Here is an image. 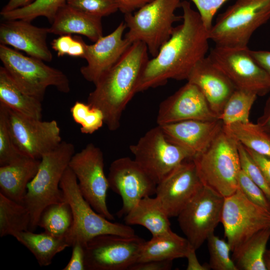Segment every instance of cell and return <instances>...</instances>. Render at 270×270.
<instances>
[{"label":"cell","instance_id":"obj_1","mask_svg":"<svg viewBox=\"0 0 270 270\" xmlns=\"http://www.w3.org/2000/svg\"><path fill=\"white\" fill-rule=\"evenodd\" d=\"M182 23L175 26L158 54L149 59L139 80L137 92L162 86L170 79L187 80L195 65L206 56L210 40L198 12L182 2Z\"/></svg>","mask_w":270,"mask_h":270},{"label":"cell","instance_id":"obj_2","mask_svg":"<svg viewBox=\"0 0 270 270\" xmlns=\"http://www.w3.org/2000/svg\"><path fill=\"white\" fill-rule=\"evenodd\" d=\"M146 45L140 42L131 44L124 54L94 84L88 104L100 109L104 124L110 131L120 126V118L127 104L137 93L142 72L148 60Z\"/></svg>","mask_w":270,"mask_h":270},{"label":"cell","instance_id":"obj_3","mask_svg":"<svg viewBox=\"0 0 270 270\" xmlns=\"http://www.w3.org/2000/svg\"><path fill=\"white\" fill-rule=\"evenodd\" d=\"M74 152L72 143L62 141L42 157L38 170L28 184L23 203L30 216L29 230H36L46 206L65 201L60 184Z\"/></svg>","mask_w":270,"mask_h":270},{"label":"cell","instance_id":"obj_4","mask_svg":"<svg viewBox=\"0 0 270 270\" xmlns=\"http://www.w3.org/2000/svg\"><path fill=\"white\" fill-rule=\"evenodd\" d=\"M238 144L223 126L207 149L192 158L203 185L224 198L238 189L242 170Z\"/></svg>","mask_w":270,"mask_h":270},{"label":"cell","instance_id":"obj_5","mask_svg":"<svg viewBox=\"0 0 270 270\" xmlns=\"http://www.w3.org/2000/svg\"><path fill=\"white\" fill-rule=\"evenodd\" d=\"M60 186L73 216L72 226L65 236L70 246L77 242L85 246L90 240L102 234L136 235L130 226L112 222L92 207L80 192L76 178L69 166L64 174Z\"/></svg>","mask_w":270,"mask_h":270},{"label":"cell","instance_id":"obj_6","mask_svg":"<svg viewBox=\"0 0 270 270\" xmlns=\"http://www.w3.org/2000/svg\"><path fill=\"white\" fill-rule=\"evenodd\" d=\"M181 4V0H152L134 13L124 14L128 31L124 38L130 44L144 43L149 54L155 56L170 37L174 24L182 20L175 13Z\"/></svg>","mask_w":270,"mask_h":270},{"label":"cell","instance_id":"obj_7","mask_svg":"<svg viewBox=\"0 0 270 270\" xmlns=\"http://www.w3.org/2000/svg\"><path fill=\"white\" fill-rule=\"evenodd\" d=\"M270 19V0H236L208 32L216 46L247 47L254 32Z\"/></svg>","mask_w":270,"mask_h":270},{"label":"cell","instance_id":"obj_8","mask_svg":"<svg viewBox=\"0 0 270 270\" xmlns=\"http://www.w3.org/2000/svg\"><path fill=\"white\" fill-rule=\"evenodd\" d=\"M0 60L18 87L42 102L46 88L53 86L63 93L70 92L69 80L62 71L44 61L24 55L18 50L0 44Z\"/></svg>","mask_w":270,"mask_h":270},{"label":"cell","instance_id":"obj_9","mask_svg":"<svg viewBox=\"0 0 270 270\" xmlns=\"http://www.w3.org/2000/svg\"><path fill=\"white\" fill-rule=\"evenodd\" d=\"M129 148L134 160L157 184L182 162L194 157L189 151L168 140L158 125Z\"/></svg>","mask_w":270,"mask_h":270},{"label":"cell","instance_id":"obj_10","mask_svg":"<svg viewBox=\"0 0 270 270\" xmlns=\"http://www.w3.org/2000/svg\"><path fill=\"white\" fill-rule=\"evenodd\" d=\"M207 56L236 89L252 92L258 96H264L270 92V79L248 46H216Z\"/></svg>","mask_w":270,"mask_h":270},{"label":"cell","instance_id":"obj_11","mask_svg":"<svg viewBox=\"0 0 270 270\" xmlns=\"http://www.w3.org/2000/svg\"><path fill=\"white\" fill-rule=\"evenodd\" d=\"M68 166L76 178L80 192L92 207L106 218L114 220L107 206L109 184L100 148L92 143L88 144L73 155Z\"/></svg>","mask_w":270,"mask_h":270},{"label":"cell","instance_id":"obj_12","mask_svg":"<svg viewBox=\"0 0 270 270\" xmlns=\"http://www.w3.org/2000/svg\"><path fill=\"white\" fill-rule=\"evenodd\" d=\"M220 222L232 251L256 232L270 228V212L250 201L238 188L224 198Z\"/></svg>","mask_w":270,"mask_h":270},{"label":"cell","instance_id":"obj_13","mask_svg":"<svg viewBox=\"0 0 270 270\" xmlns=\"http://www.w3.org/2000/svg\"><path fill=\"white\" fill-rule=\"evenodd\" d=\"M146 241L137 235L102 234L84 246L86 270H124L136 264Z\"/></svg>","mask_w":270,"mask_h":270},{"label":"cell","instance_id":"obj_14","mask_svg":"<svg viewBox=\"0 0 270 270\" xmlns=\"http://www.w3.org/2000/svg\"><path fill=\"white\" fill-rule=\"evenodd\" d=\"M224 198L203 186L178 216L181 230L196 250L220 222Z\"/></svg>","mask_w":270,"mask_h":270},{"label":"cell","instance_id":"obj_15","mask_svg":"<svg viewBox=\"0 0 270 270\" xmlns=\"http://www.w3.org/2000/svg\"><path fill=\"white\" fill-rule=\"evenodd\" d=\"M8 112L14 142L24 155L40 160L44 154L55 148L62 141L56 120L42 121L25 116L8 108Z\"/></svg>","mask_w":270,"mask_h":270},{"label":"cell","instance_id":"obj_16","mask_svg":"<svg viewBox=\"0 0 270 270\" xmlns=\"http://www.w3.org/2000/svg\"><path fill=\"white\" fill-rule=\"evenodd\" d=\"M109 188L118 194L122 206L118 217L125 216L142 198L156 194L157 184L134 160L122 157L114 160L108 176Z\"/></svg>","mask_w":270,"mask_h":270},{"label":"cell","instance_id":"obj_17","mask_svg":"<svg viewBox=\"0 0 270 270\" xmlns=\"http://www.w3.org/2000/svg\"><path fill=\"white\" fill-rule=\"evenodd\" d=\"M203 186L196 165L190 158L157 184L156 197L170 218L178 216Z\"/></svg>","mask_w":270,"mask_h":270},{"label":"cell","instance_id":"obj_18","mask_svg":"<svg viewBox=\"0 0 270 270\" xmlns=\"http://www.w3.org/2000/svg\"><path fill=\"white\" fill-rule=\"evenodd\" d=\"M216 119L218 116L212 110L200 90L187 82L160 103L156 122L161 126L187 120Z\"/></svg>","mask_w":270,"mask_h":270},{"label":"cell","instance_id":"obj_19","mask_svg":"<svg viewBox=\"0 0 270 270\" xmlns=\"http://www.w3.org/2000/svg\"><path fill=\"white\" fill-rule=\"evenodd\" d=\"M126 28L122 22L108 35L86 44L84 58L87 64L80 69L85 80L94 84L120 58L132 44L124 38Z\"/></svg>","mask_w":270,"mask_h":270},{"label":"cell","instance_id":"obj_20","mask_svg":"<svg viewBox=\"0 0 270 270\" xmlns=\"http://www.w3.org/2000/svg\"><path fill=\"white\" fill-rule=\"evenodd\" d=\"M48 34V28L36 26L31 22L4 20L0 24V43L24 52L30 56L50 62L52 55L47 44Z\"/></svg>","mask_w":270,"mask_h":270},{"label":"cell","instance_id":"obj_21","mask_svg":"<svg viewBox=\"0 0 270 270\" xmlns=\"http://www.w3.org/2000/svg\"><path fill=\"white\" fill-rule=\"evenodd\" d=\"M159 126L168 140L189 151L194 157L207 149L224 126L218 118L187 120Z\"/></svg>","mask_w":270,"mask_h":270},{"label":"cell","instance_id":"obj_22","mask_svg":"<svg viewBox=\"0 0 270 270\" xmlns=\"http://www.w3.org/2000/svg\"><path fill=\"white\" fill-rule=\"evenodd\" d=\"M186 80L198 88L210 109L218 118L226 102L236 89L208 56L195 65Z\"/></svg>","mask_w":270,"mask_h":270},{"label":"cell","instance_id":"obj_23","mask_svg":"<svg viewBox=\"0 0 270 270\" xmlns=\"http://www.w3.org/2000/svg\"><path fill=\"white\" fill-rule=\"evenodd\" d=\"M48 32L56 35L76 34L93 42L103 36L102 18L94 16L64 4L57 12Z\"/></svg>","mask_w":270,"mask_h":270},{"label":"cell","instance_id":"obj_24","mask_svg":"<svg viewBox=\"0 0 270 270\" xmlns=\"http://www.w3.org/2000/svg\"><path fill=\"white\" fill-rule=\"evenodd\" d=\"M40 162V160L24 156L0 166V193L23 204L28 184L36 174Z\"/></svg>","mask_w":270,"mask_h":270},{"label":"cell","instance_id":"obj_25","mask_svg":"<svg viewBox=\"0 0 270 270\" xmlns=\"http://www.w3.org/2000/svg\"><path fill=\"white\" fill-rule=\"evenodd\" d=\"M169 218L158 198L148 196L141 199L124 216V222L129 226H143L153 236L172 230Z\"/></svg>","mask_w":270,"mask_h":270},{"label":"cell","instance_id":"obj_26","mask_svg":"<svg viewBox=\"0 0 270 270\" xmlns=\"http://www.w3.org/2000/svg\"><path fill=\"white\" fill-rule=\"evenodd\" d=\"M190 246L186 238L172 230L153 236L144 242L136 262L150 260L172 261L176 258H186Z\"/></svg>","mask_w":270,"mask_h":270},{"label":"cell","instance_id":"obj_27","mask_svg":"<svg viewBox=\"0 0 270 270\" xmlns=\"http://www.w3.org/2000/svg\"><path fill=\"white\" fill-rule=\"evenodd\" d=\"M0 102L25 116L42 120V101L20 90L4 67H0Z\"/></svg>","mask_w":270,"mask_h":270},{"label":"cell","instance_id":"obj_28","mask_svg":"<svg viewBox=\"0 0 270 270\" xmlns=\"http://www.w3.org/2000/svg\"><path fill=\"white\" fill-rule=\"evenodd\" d=\"M15 238L32 252L41 266L50 264L58 254L70 246L65 237L45 231L37 234L28 230L19 233Z\"/></svg>","mask_w":270,"mask_h":270},{"label":"cell","instance_id":"obj_29","mask_svg":"<svg viewBox=\"0 0 270 270\" xmlns=\"http://www.w3.org/2000/svg\"><path fill=\"white\" fill-rule=\"evenodd\" d=\"M270 238V228L256 232L232 250L238 270H266L264 256Z\"/></svg>","mask_w":270,"mask_h":270},{"label":"cell","instance_id":"obj_30","mask_svg":"<svg viewBox=\"0 0 270 270\" xmlns=\"http://www.w3.org/2000/svg\"><path fill=\"white\" fill-rule=\"evenodd\" d=\"M30 212L24 204L14 201L0 193V236H11L28 230Z\"/></svg>","mask_w":270,"mask_h":270},{"label":"cell","instance_id":"obj_31","mask_svg":"<svg viewBox=\"0 0 270 270\" xmlns=\"http://www.w3.org/2000/svg\"><path fill=\"white\" fill-rule=\"evenodd\" d=\"M224 128L245 148L270 158V136L256 123L236 122Z\"/></svg>","mask_w":270,"mask_h":270},{"label":"cell","instance_id":"obj_32","mask_svg":"<svg viewBox=\"0 0 270 270\" xmlns=\"http://www.w3.org/2000/svg\"><path fill=\"white\" fill-rule=\"evenodd\" d=\"M72 224V211L65 200L46 206L40 215L38 226L54 236L65 237Z\"/></svg>","mask_w":270,"mask_h":270},{"label":"cell","instance_id":"obj_33","mask_svg":"<svg viewBox=\"0 0 270 270\" xmlns=\"http://www.w3.org/2000/svg\"><path fill=\"white\" fill-rule=\"evenodd\" d=\"M257 96L254 92L236 89L226 102L218 118L224 126L249 122L250 111Z\"/></svg>","mask_w":270,"mask_h":270},{"label":"cell","instance_id":"obj_34","mask_svg":"<svg viewBox=\"0 0 270 270\" xmlns=\"http://www.w3.org/2000/svg\"><path fill=\"white\" fill-rule=\"evenodd\" d=\"M66 4V0H36L26 6L0 12V14L4 20H22L28 22L44 16L51 24L58 10Z\"/></svg>","mask_w":270,"mask_h":270},{"label":"cell","instance_id":"obj_35","mask_svg":"<svg viewBox=\"0 0 270 270\" xmlns=\"http://www.w3.org/2000/svg\"><path fill=\"white\" fill-rule=\"evenodd\" d=\"M70 112L74 120L80 126V132L84 134H92L104 124L102 112L88 103L76 101Z\"/></svg>","mask_w":270,"mask_h":270},{"label":"cell","instance_id":"obj_36","mask_svg":"<svg viewBox=\"0 0 270 270\" xmlns=\"http://www.w3.org/2000/svg\"><path fill=\"white\" fill-rule=\"evenodd\" d=\"M24 155L14 142L8 122V108L0 102V166L10 164Z\"/></svg>","mask_w":270,"mask_h":270},{"label":"cell","instance_id":"obj_37","mask_svg":"<svg viewBox=\"0 0 270 270\" xmlns=\"http://www.w3.org/2000/svg\"><path fill=\"white\" fill-rule=\"evenodd\" d=\"M210 253L208 264L210 269L214 270H238L230 258V246L227 241L214 235L210 234L207 238Z\"/></svg>","mask_w":270,"mask_h":270},{"label":"cell","instance_id":"obj_38","mask_svg":"<svg viewBox=\"0 0 270 270\" xmlns=\"http://www.w3.org/2000/svg\"><path fill=\"white\" fill-rule=\"evenodd\" d=\"M238 148L242 170L262 190L270 201V188L261 170L246 148L239 142Z\"/></svg>","mask_w":270,"mask_h":270},{"label":"cell","instance_id":"obj_39","mask_svg":"<svg viewBox=\"0 0 270 270\" xmlns=\"http://www.w3.org/2000/svg\"><path fill=\"white\" fill-rule=\"evenodd\" d=\"M66 4L80 11L102 18L118 10L114 0H66Z\"/></svg>","mask_w":270,"mask_h":270},{"label":"cell","instance_id":"obj_40","mask_svg":"<svg viewBox=\"0 0 270 270\" xmlns=\"http://www.w3.org/2000/svg\"><path fill=\"white\" fill-rule=\"evenodd\" d=\"M238 188L250 201L270 212V201L262 190L242 170L238 177Z\"/></svg>","mask_w":270,"mask_h":270},{"label":"cell","instance_id":"obj_41","mask_svg":"<svg viewBox=\"0 0 270 270\" xmlns=\"http://www.w3.org/2000/svg\"><path fill=\"white\" fill-rule=\"evenodd\" d=\"M197 8L202 22L209 32L218 10L229 0H190Z\"/></svg>","mask_w":270,"mask_h":270},{"label":"cell","instance_id":"obj_42","mask_svg":"<svg viewBox=\"0 0 270 270\" xmlns=\"http://www.w3.org/2000/svg\"><path fill=\"white\" fill-rule=\"evenodd\" d=\"M71 258L63 270H86L84 246L77 242L72 246Z\"/></svg>","mask_w":270,"mask_h":270},{"label":"cell","instance_id":"obj_43","mask_svg":"<svg viewBox=\"0 0 270 270\" xmlns=\"http://www.w3.org/2000/svg\"><path fill=\"white\" fill-rule=\"evenodd\" d=\"M171 260H150L136 262L133 264L130 270H168L172 266Z\"/></svg>","mask_w":270,"mask_h":270},{"label":"cell","instance_id":"obj_44","mask_svg":"<svg viewBox=\"0 0 270 270\" xmlns=\"http://www.w3.org/2000/svg\"><path fill=\"white\" fill-rule=\"evenodd\" d=\"M74 40L72 34L61 35L52 40V47L56 52L58 56H63L68 55Z\"/></svg>","mask_w":270,"mask_h":270},{"label":"cell","instance_id":"obj_45","mask_svg":"<svg viewBox=\"0 0 270 270\" xmlns=\"http://www.w3.org/2000/svg\"><path fill=\"white\" fill-rule=\"evenodd\" d=\"M245 148L261 170L270 188V158Z\"/></svg>","mask_w":270,"mask_h":270},{"label":"cell","instance_id":"obj_46","mask_svg":"<svg viewBox=\"0 0 270 270\" xmlns=\"http://www.w3.org/2000/svg\"><path fill=\"white\" fill-rule=\"evenodd\" d=\"M152 0H114L118 10L124 14L133 13L134 11Z\"/></svg>","mask_w":270,"mask_h":270},{"label":"cell","instance_id":"obj_47","mask_svg":"<svg viewBox=\"0 0 270 270\" xmlns=\"http://www.w3.org/2000/svg\"><path fill=\"white\" fill-rule=\"evenodd\" d=\"M250 53L256 62L265 70L270 79V51L250 50Z\"/></svg>","mask_w":270,"mask_h":270},{"label":"cell","instance_id":"obj_48","mask_svg":"<svg viewBox=\"0 0 270 270\" xmlns=\"http://www.w3.org/2000/svg\"><path fill=\"white\" fill-rule=\"evenodd\" d=\"M196 250L191 246L188 250L186 258L188 260L187 270H209L210 268L208 264H202L199 262L196 253Z\"/></svg>","mask_w":270,"mask_h":270},{"label":"cell","instance_id":"obj_49","mask_svg":"<svg viewBox=\"0 0 270 270\" xmlns=\"http://www.w3.org/2000/svg\"><path fill=\"white\" fill-rule=\"evenodd\" d=\"M256 124L270 136V96L266 102L263 112L258 118Z\"/></svg>","mask_w":270,"mask_h":270},{"label":"cell","instance_id":"obj_50","mask_svg":"<svg viewBox=\"0 0 270 270\" xmlns=\"http://www.w3.org/2000/svg\"><path fill=\"white\" fill-rule=\"evenodd\" d=\"M74 38V42L68 52V55L84 58L86 44L81 37L75 36Z\"/></svg>","mask_w":270,"mask_h":270},{"label":"cell","instance_id":"obj_51","mask_svg":"<svg viewBox=\"0 0 270 270\" xmlns=\"http://www.w3.org/2000/svg\"><path fill=\"white\" fill-rule=\"evenodd\" d=\"M36 0H9L0 12H6L26 6Z\"/></svg>","mask_w":270,"mask_h":270},{"label":"cell","instance_id":"obj_52","mask_svg":"<svg viewBox=\"0 0 270 270\" xmlns=\"http://www.w3.org/2000/svg\"><path fill=\"white\" fill-rule=\"evenodd\" d=\"M264 264L266 270H270V256L265 254L264 256Z\"/></svg>","mask_w":270,"mask_h":270},{"label":"cell","instance_id":"obj_53","mask_svg":"<svg viewBox=\"0 0 270 270\" xmlns=\"http://www.w3.org/2000/svg\"><path fill=\"white\" fill-rule=\"evenodd\" d=\"M266 255L270 256V249L266 250Z\"/></svg>","mask_w":270,"mask_h":270}]
</instances>
